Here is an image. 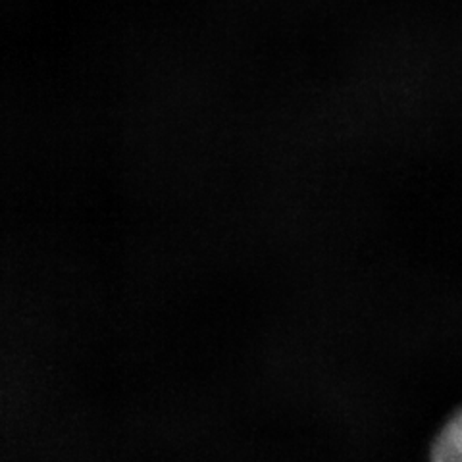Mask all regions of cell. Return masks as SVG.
Here are the masks:
<instances>
[{"label": "cell", "instance_id": "6da1fadb", "mask_svg": "<svg viewBox=\"0 0 462 462\" xmlns=\"http://www.w3.org/2000/svg\"><path fill=\"white\" fill-rule=\"evenodd\" d=\"M430 462H462V409L438 433Z\"/></svg>", "mask_w": 462, "mask_h": 462}]
</instances>
